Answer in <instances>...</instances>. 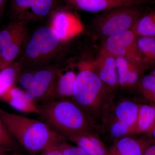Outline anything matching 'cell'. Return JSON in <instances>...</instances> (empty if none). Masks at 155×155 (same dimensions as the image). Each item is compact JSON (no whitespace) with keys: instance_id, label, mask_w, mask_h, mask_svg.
Masks as SVG:
<instances>
[{"instance_id":"cell-3","label":"cell","mask_w":155,"mask_h":155,"mask_svg":"<svg viewBox=\"0 0 155 155\" xmlns=\"http://www.w3.org/2000/svg\"><path fill=\"white\" fill-rule=\"evenodd\" d=\"M109 91L98 76L91 63H84L79 66L72 99L92 119L93 116L101 110L106 95Z\"/></svg>"},{"instance_id":"cell-6","label":"cell","mask_w":155,"mask_h":155,"mask_svg":"<svg viewBox=\"0 0 155 155\" xmlns=\"http://www.w3.org/2000/svg\"><path fill=\"white\" fill-rule=\"evenodd\" d=\"M28 20L17 19L0 31L1 70L13 63L23 50L29 37Z\"/></svg>"},{"instance_id":"cell-12","label":"cell","mask_w":155,"mask_h":155,"mask_svg":"<svg viewBox=\"0 0 155 155\" xmlns=\"http://www.w3.org/2000/svg\"><path fill=\"white\" fill-rule=\"evenodd\" d=\"M92 65L100 79L109 91H114L119 87L116 57L101 50Z\"/></svg>"},{"instance_id":"cell-24","label":"cell","mask_w":155,"mask_h":155,"mask_svg":"<svg viewBox=\"0 0 155 155\" xmlns=\"http://www.w3.org/2000/svg\"><path fill=\"white\" fill-rule=\"evenodd\" d=\"M37 68L22 67L17 77V86L24 90H28L33 82L34 77Z\"/></svg>"},{"instance_id":"cell-19","label":"cell","mask_w":155,"mask_h":155,"mask_svg":"<svg viewBox=\"0 0 155 155\" xmlns=\"http://www.w3.org/2000/svg\"><path fill=\"white\" fill-rule=\"evenodd\" d=\"M22 68V65L18 62L0 70V94L10 87L16 85L17 77Z\"/></svg>"},{"instance_id":"cell-2","label":"cell","mask_w":155,"mask_h":155,"mask_svg":"<svg viewBox=\"0 0 155 155\" xmlns=\"http://www.w3.org/2000/svg\"><path fill=\"white\" fill-rule=\"evenodd\" d=\"M38 106L41 121L67 139L93 131V120L72 99L50 101Z\"/></svg>"},{"instance_id":"cell-11","label":"cell","mask_w":155,"mask_h":155,"mask_svg":"<svg viewBox=\"0 0 155 155\" xmlns=\"http://www.w3.org/2000/svg\"><path fill=\"white\" fill-rule=\"evenodd\" d=\"M68 8L91 13H102L123 6H138L144 0H63Z\"/></svg>"},{"instance_id":"cell-38","label":"cell","mask_w":155,"mask_h":155,"mask_svg":"<svg viewBox=\"0 0 155 155\" xmlns=\"http://www.w3.org/2000/svg\"><path fill=\"white\" fill-rule=\"evenodd\" d=\"M144 1H146V2H150V1H151V0H144Z\"/></svg>"},{"instance_id":"cell-5","label":"cell","mask_w":155,"mask_h":155,"mask_svg":"<svg viewBox=\"0 0 155 155\" xmlns=\"http://www.w3.org/2000/svg\"><path fill=\"white\" fill-rule=\"evenodd\" d=\"M142 15L137 6H123L102 12L95 19L94 25L104 40L133 29Z\"/></svg>"},{"instance_id":"cell-30","label":"cell","mask_w":155,"mask_h":155,"mask_svg":"<svg viewBox=\"0 0 155 155\" xmlns=\"http://www.w3.org/2000/svg\"><path fill=\"white\" fill-rule=\"evenodd\" d=\"M146 133L152 143H155V121Z\"/></svg>"},{"instance_id":"cell-36","label":"cell","mask_w":155,"mask_h":155,"mask_svg":"<svg viewBox=\"0 0 155 155\" xmlns=\"http://www.w3.org/2000/svg\"><path fill=\"white\" fill-rule=\"evenodd\" d=\"M8 153H0V155H8Z\"/></svg>"},{"instance_id":"cell-25","label":"cell","mask_w":155,"mask_h":155,"mask_svg":"<svg viewBox=\"0 0 155 155\" xmlns=\"http://www.w3.org/2000/svg\"><path fill=\"white\" fill-rule=\"evenodd\" d=\"M35 0H12L11 11L17 19H25Z\"/></svg>"},{"instance_id":"cell-22","label":"cell","mask_w":155,"mask_h":155,"mask_svg":"<svg viewBox=\"0 0 155 155\" xmlns=\"http://www.w3.org/2000/svg\"><path fill=\"white\" fill-rule=\"evenodd\" d=\"M137 46L142 54L153 65L155 64V38L137 37Z\"/></svg>"},{"instance_id":"cell-39","label":"cell","mask_w":155,"mask_h":155,"mask_svg":"<svg viewBox=\"0 0 155 155\" xmlns=\"http://www.w3.org/2000/svg\"><path fill=\"white\" fill-rule=\"evenodd\" d=\"M0 70H1V67H0Z\"/></svg>"},{"instance_id":"cell-4","label":"cell","mask_w":155,"mask_h":155,"mask_svg":"<svg viewBox=\"0 0 155 155\" xmlns=\"http://www.w3.org/2000/svg\"><path fill=\"white\" fill-rule=\"evenodd\" d=\"M63 43L50 26L39 28L28 38L19 62L22 67L38 68L49 65Z\"/></svg>"},{"instance_id":"cell-27","label":"cell","mask_w":155,"mask_h":155,"mask_svg":"<svg viewBox=\"0 0 155 155\" xmlns=\"http://www.w3.org/2000/svg\"><path fill=\"white\" fill-rule=\"evenodd\" d=\"M58 147L63 155H89L83 149L69 144L66 140L58 142Z\"/></svg>"},{"instance_id":"cell-9","label":"cell","mask_w":155,"mask_h":155,"mask_svg":"<svg viewBox=\"0 0 155 155\" xmlns=\"http://www.w3.org/2000/svg\"><path fill=\"white\" fill-rule=\"evenodd\" d=\"M49 26L64 42L77 36L84 30L83 24L78 16L65 9L54 12Z\"/></svg>"},{"instance_id":"cell-13","label":"cell","mask_w":155,"mask_h":155,"mask_svg":"<svg viewBox=\"0 0 155 155\" xmlns=\"http://www.w3.org/2000/svg\"><path fill=\"white\" fill-rule=\"evenodd\" d=\"M0 100L17 110L25 114L39 115L38 106L26 97L25 91L17 85L10 87L0 94Z\"/></svg>"},{"instance_id":"cell-32","label":"cell","mask_w":155,"mask_h":155,"mask_svg":"<svg viewBox=\"0 0 155 155\" xmlns=\"http://www.w3.org/2000/svg\"><path fill=\"white\" fill-rule=\"evenodd\" d=\"M7 0H0V18L2 16Z\"/></svg>"},{"instance_id":"cell-35","label":"cell","mask_w":155,"mask_h":155,"mask_svg":"<svg viewBox=\"0 0 155 155\" xmlns=\"http://www.w3.org/2000/svg\"><path fill=\"white\" fill-rule=\"evenodd\" d=\"M150 73L155 76V67L153 69L152 71Z\"/></svg>"},{"instance_id":"cell-33","label":"cell","mask_w":155,"mask_h":155,"mask_svg":"<svg viewBox=\"0 0 155 155\" xmlns=\"http://www.w3.org/2000/svg\"><path fill=\"white\" fill-rule=\"evenodd\" d=\"M8 155H24L20 151H17L12 152L8 153Z\"/></svg>"},{"instance_id":"cell-29","label":"cell","mask_w":155,"mask_h":155,"mask_svg":"<svg viewBox=\"0 0 155 155\" xmlns=\"http://www.w3.org/2000/svg\"><path fill=\"white\" fill-rule=\"evenodd\" d=\"M58 143L49 145L41 152V155H63L58 147Z\"/></svg>"},{"instance_id":"cell-14","label":"cell","mask_w":155,"mask_h":155,"mask_svg":"<svg viewBox=\"0 0 155 155\" xmlns=\"http://www.w3.org/2000/svg\"><path fill=\"white\" fill-rule=\"evenodd\" d=\"M76 76L77 74L72 70L65 72L62 70L41 104L54 100L72 99Z\"/></svg>"},{"instance_id":"cell-1","label":"cell","mask_w":155,"mask_h":155,"mask_svg":"<svg viewBox=\"0 0 155 155\" xmlns=\"http://www.w3.org/2000/svg\"><path fill=\"white\" fill-rule=\"evenodd\" d=\"M0 119L11 135L30 155L41 153L49 145L66 140L45 122L0 108Z\"/></svg>"},{"instance_id":"cell-16","label":"cell","mask_w":155,"mask_h":155,"mask_svg":"<svg viewBox=\"0 0 155 155\" xmlns=\"http://www.w3.org/2000/svg\"><path fill=\"white\" fill-rule=\"evenodd\" d=\"M139 104L129 100L118 103L114 108L111 119L130 127L134 132L137 119Z\"/></svg>"},{"instance_id":"cell-34","label":"cell","mask_w":155,"mask_h":155,"mask_svg":"<svg viewBox=\"0 0 155 155\" xmlns=\"http://www.w3.org/2000/svg\"><path fill=\"white\" fill-rule=\"evenodd\" d=\"M8 153L4 149H3L2 148L0 147V153Z\"/></svg>"},{"instance_id":"cell-8","label":"cell","mask_w":155,"mask_h":155,"mask_svg":"<svg viewBox=\"0 0 155 155\" xmlns=\"http://www.w3.org/2000/svg\"><path fill=\"white\" fill-rule=\"evenodd\" d=\"M62 71V69L56 65L37 68L32 84L25 91L27 98L38 105V103H43Z\"/></svg>"},{"instance_id":"cell-17","label":"cell","mask_w":155,"mask_h":155,"mask_svg":"<svg viewBox=\"0 0 155 155\" xmlns=\"http://www.w3.org/2000/svg\"><path fill=\"white\" fill-rule=\"evenodd\" d=\"M155 121V105L139 104L134 134L147 133Z\"/></svg>"},{"instance_id":"cell-23","label":"cell","mask_w":155,"mask_h":155,"mask_svg":"<svg viewBox=\"0 0 155 155\" xmlns=\"http://www.w3.org/2000/svg\"><path fill=\"white\" fill-rule=\"evenodd\" d=\"M0 147L7 152L20 151L21 146L11 135L0 119Z\"/></svg>"},{"instance_id":"cell-37","label":"cell","mask_w":155,"mask_h":155,"mask_svg":"<svg viewBox=\"0 0 155 155\" xmlns=\"http://www.w3.org/2000/svg\"><path fill=\"white\" fill-rule=\"evenodd\" d=\"M1 63H2V58H1V54H0V67L1 66Z\"/></svg>"},{"instance_id":"cell-15","label":"cell","mask_w":155,"mask_h":155,"mask_svg":"<svg viewBox=\"0 0 155 155\" xmlns=\"http://www.w3.org/2000/svg\"><path fill=\"white\" fill-rule=\"evenodd\" d=\"M151 142L131 136L116 140L108 150L109 155H144Z\"/></svg>"},{"instance_id":"cell-26","label":"cell","mask_w":155,"mask_h":155,"mask_svg":"<svg viewBox=\"0 0 155 155\" xmlns=\"http://www.w3.org/2000/svg\"><path fill=\"white\" fill-rule=\"evenodd\" d=\"M87 133L78 134L71 136L67 139L78 146L83 149L89 155H96Z\"/></svg>"},{"instance_id":"cell-28","label":"cell","mask_w":155,"mask_h":155,"mask_svg":"<svg viewBox=\"0 0 155 155\" xmlns=\"http://www.w3.org/2000/svg\"><path fill=\"white\" fill-rule=\"evenodd\" d=\"M87 136L93 146L96 155H109L108 150L103 141L93 132H87Z\"/></svg>"},{"instance_id":"cell-31","label":"cell","mask_w":155,"mask_h":155,"mask_svg":"<svg viewBox=\"0 0 155 155\" xmlns=\"http://www.w3.org/2000/svg\"><path fill=\"white\" fill-rule=\"evenodd\" d=\"M144 155H155V143H150L147 148Z\"/></svg>"},{"instance_id":"cell-7","label":"cell","mask_w":155,"mask_h":155,"mask_svg":"<svg viewBox=\"0 0 155 155\" xmlns=\"http://www.w3.org/2000/svg\"><path fill=\"white\" fill-rule=\"evenodd\" d=\"M137 36L133 29L104 40L101 50L116 57H122L148 65H153L145 58L137 44Z\"/></svg>"},{"instance_id":"cell-18","label":"cell","mask_w":155,"mask_h":155,"mask_svg":"<svg viewBox=\"0 0 155 155\" xmlns=\"http://www.w3.org/2000/svg\"><path fill=\"white\" fill-rule=\"evenodd\" d=\"M133 30L137 37L155 38V10L142 15Z\"/></svg>"},{"instance_id":"cell-10","label":"cell","mask_w":155,"mask_h":155,"mask_svg":"<svg viewBox=\"0 0 155 155\" xmlns=\"http://www.w3.org/2000/svg\"><path fill=\"white\" fill-rule=\"evenodd\" d=\"M119 87L131 89L137 87L150 66L122 57H116Z\"/></svg>"},{"instance_id":"cell-21","label":"cell","mask_w":155,"mask_h":155,"mask_svg":"<svg viewBox=\"0 0 155 155\" xmlns=\"http://www.w3.org/2000/svg\"><path fill=\"white\" fill-rule=\"evenodd\" d=\"M140 94L145 99L155 104V76L150 73L144 75L137 86Z\"/></svg>"},{"instance_id":"cell-20","label":"cell","mask_w":155,"mask_h":155,"mask_svg":"<svg viewBox=\"0 0 155 155\" xmlns=\"http://www.w3.org/2000/svg\"><path fill=\"white\" fill-rule=\"evenodd\" d=\"M56 2V0H35L28 11V15L25 16V19L28 20L31 18H41L47 16L51 12Z\"/></svg>"}]
</instances>
